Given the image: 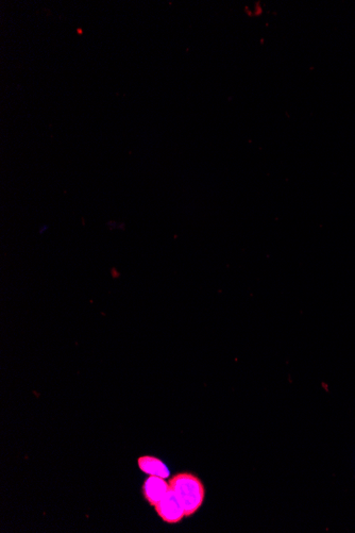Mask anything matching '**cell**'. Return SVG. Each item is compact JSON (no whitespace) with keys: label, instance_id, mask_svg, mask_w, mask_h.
<instances>
[{"label":"cell","instance_id":"3957f363","mask_svg":"<svg viewBox=\"0 0 355 533\" xmlns=\"http://www.w3.org/2000/svg\"><path fill=\"white\" fill-rule=\"evenodd\" d=\"M169 492V482L157 476H149L142 487L143 496L150 506H155Z\"/></svg>","mask_w":355,"mask_h":533},{"label":"cell","instance_id":"7a4b0ae2","mask_svg":"<svg viewBox=\"0 0 355 533\" xmlns=\"http://www.w3.org/2000/svg\"><path fill=\"white\" fill-rule=\"evenodd\" d=\"M155 509L159 518L167 524H178L186 518L183 506L170 490L155 506Z\"/></svg>","mask_w":355,"mask_h":533},{"label":"cell","instance_id":"6da1fadb","mask_svg":"<svg viewBox=\"0 0 355 533\" xmlns=\"http://www.w3.org/2000/svg\"><path fill=\"white\" fill-rule=\"evenodd\" d=\"M169 490L186 510V518L194 515L205 503V484L192 472H180L169 479Z\"/></svg>","mask_w":355,"mask_h":533},{"label":"cell","instance_id":"5b68a950","mask_svg":"<svg viewBox=\"0 0 355 533\" xmlns=\"http://www.w3.org/2000/svg\"><path fill=\"white\" fill-rule=\"evenodd\" d=\"M47 228H49V227L44 226L43 228H41V230H39V232L44 233V231L46 230Z\"/></svg>","mask_w":355,"mask_h":533},{"label":"cell","instance_id":"277c9868","mask_svg":"<svg viewBox=\"0 0 355 533\" xmlns=\"http://www.w3.org/2000/svg\"><path fill=\"white\" fill-rule=\"evenodd\" d=\"M138 468L148 476H157L161 478H169V468L162 460L153 456H142L138 460Z\"/></svg>","mask_w":355,"mask_h":533}]
</instances>
